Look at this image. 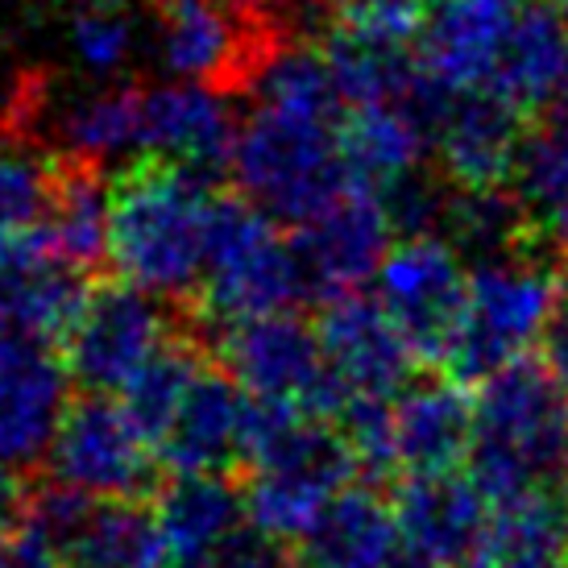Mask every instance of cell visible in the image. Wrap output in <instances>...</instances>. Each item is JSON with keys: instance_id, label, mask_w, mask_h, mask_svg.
Wrapping results in <instances>:
<instances>
[{"instance_id": "45", "label": "cell", "mask_w": 568, "mask_h": 568, "mask_svg": "<svg viewBox=\"0 0 568 568\" xmlns=\"http://www.w3.org/2000/svg\"><path fill=\"white\" fill-rule=\"evenodd\" d=\"M286 568H316V565H286Z\"/></svg>"}, {"instance_id": "4", "label": "cell", "mask_w": 568, "mask_h": 568, "mask_svg": "<svg viewBox=\"0 0 568 568\" xmlns=\"http://www.w3.org/2000/svg\"><path fill=\"white\" fill-rule=\"evenodd\" d=\"M568 395L536 362H515L481 382L474 403L469 477L494 503L519 498L565 465Z\"/></svg>"}, {"instance_id": "31", "label": "cell", "mask_w": 568, "mask_h": 568, "mask_svg": "<svg viewBox=\"0 0 568 568\" xmlns=\"http://www.w3.org/2000/svg\"><path fill=\"white\" fill-rule=\"evenodd\" d=\"M204 369L207 365H200V357H195L187 345L171 341V345L162 348L159 357L145 365L142 374L121 390V395H125L121 403L138 415V424H142L145 432L154 436V444H159L162 436H166V427L174 424V415H179V407H183V398L191 395V386L200 382Z\"/></svg>"}, {"instance_id": "27", "label": "cell", "mask_w": 568, "mask_h": 568, "mask_svg": "<svg viewBox=\"0 0 568 568\" xmlns=\"http://www.w3.org/2000/svg\"><path fill=\"white\" fill-rule=\"evenodd\" d=\"M568 75V21L548 0H523L515 33L503 50L489 92L519 112L556 100Z\"/></svg>"}, {"instance_id": "16", "label": "cell", "mask_w": 568, "mask_h": 568, "mask_svg": "<svg viewBox=\"0 0 568 568\" xmlns=\"http://www.w3.org/2000/svg\"><path fill=\"white\" fill-rule=\"evenodd\" d=\"M523 0H432L419 67L444 92H489Z\"/></svg>"}, {"instance_id": "42", "label": "cell", "mask_w": 568, "mask_h": 568, "mask_svg": "<svg viewBox=\"0 0 568 568\" xmlns=\"http://www.w3.org/2000/svg\"><path fill=\"white\" fill-rule=\"evenodd\" d=\"M9 552H13V539H4V536H0V568L9 565Z\"/></svg>"}, {"instance_id": "36", "label": "cell", "mask_w": 568, "mask_h": 568, "mask_svg": "<svg viewBox=\"0 0 568 568\" xmlns=\"http://www.w3.org/2000/svg\"><path fill=\"white\" fill-rule=\"evenodd\" d=\"M539 353H544V369L556 378V386L568 395V286L560 303H556L552 312V324L544 332V341H539Z\"/></svg>"}, {"instance_id": "22", "label": "cell", "mask_w": 568, "mask_h": 568, "mask_svg": "<svg viewBox=\"0 0 568 568\" xmlns=\"http://www.w3.org/2000/svg\"><path fill=\"white\" fill-rule=\"evenodd\" d=\"M154 519L174 568H212L216 556L245 531V494L224 474H174L159 489Z\"/></svg>"}, {"instance_id": "26", "label": "cell", "mask_w": 568, "mask_h": 568, "mask_svg": "<svg viewBox=\"0 0 568 568\" xmlns=\"http://www.w3.org/2000/svg\"><path fill=\"white\" fill-rule=\"evenodd\" d=\"M407 552L395 503L374 489L348 486L324 510L316 531L307 536V556L316 568H390Z\"/></svg>"}, {"instance_id": "32", "label": "cell", "mask_w": 568, "mask_h": 568, "mask_svg": "<svg viewBox=\"0 0 568 568\" xmlns=\"http://www.w3.org/2000/svg\"><path fill=\"white\" fill-rule=\"evenodd\" d=\"M59 174L26 145H0V241L30 237L47 221Z\"/></svg>"}, {"instance_id": "18", "label": "cell", "mask_w": 568, "mask_h": 568, "mask_svg": "<svg viewBox=\"0 0 568 568\" xmlns=\"http://www.w3.org/2000/svg\"><path fill=\"white\" fill-rule=\"evenodd\" d=\"M83 300V270L63 262L42 233L0 241V336L63 341Z\"/></svg>"}, {"instance_id": "20", "label": "cell", "mask_w": 568, "mask_h": 568, "mask_svg": "<svg viewBox=\"0 0 568 568\" xmlns=\"http://www.w3.org/2000/svg\"><path fill=\"white\" fill-rule=\"evenodd\" d=\"M250 432L253 398L229 374L204 369L159 440V453L174 474H224L250 460Z\"/></svg>"}, {"instance_id": "38", "label": "cell", "mask_w": 568, "mask_h": 568, "mask_svg": "<svg viewBox=\"0 0 568 568\" xmlns=\"http://www.w3.org/2000/svg\"><path fill=\"white\" fill-rule=\"evenodd\" d=\"M4 568H67V565L50 552V548L21 536V539H13V552H9V565Z\"/></svg>"}, {"instance_id": "46", "label": "cell", "mask_w": 568, "mask_h": 568, "mask_svg": "<svg viewBox=\"0 0 568 568\" xmlns=\"http://www.w3.org/2000/svg\"><path fill=\"white\" fill-rule=\"evenodd\" d=\"M565 568H568V565H565Z\"/></svg>"}, {"instance_id": "5", "label": "cell", "mask_w": 568, "mask_h": 568, "mask_svg": "<svg viewBox=\"0 0 568 568\" xmlns=\"http://www.w3.org/2000/svg\"><path fill=\"white\" fill-rule=\"evenodd\" d=\"M565 286V274L552 262L523 250L481 257L469 274L460 328L444 353L453 382H486L506 365L527 362L552 324Z\"/></svg>"}, {"instance_id": "10", "label": "cell", "mask_w": 568, "mask_h": 568, "mask_svg": "<svg viewBox=\"0 0 568 568\" xmlns=\"http://www.w3.org/2000/svg\"><path fill=\"white\" fill-rule=\"evenodd\" d=\"M378 295L398 332L410 341L419 362H444L469 300V270L460 250L444 233H410L398 237L382 262Z\"/></svg>"}, {"instance_id": "33", "label": "cell", "mask_w": 568, "mask_h": 568, "mask_svg": "<svg viewBox=\"0 0 568 568\" xmlns=\"http://www.w3.org/2000/svg\"><path fill=\"white\" fill-rule=\"evenodd\" d=\"M444 229L453 233L448 241H453L457 250H477L481 257H494V253L515 250V237L527 229V221H523L519 204L506 200L503 191H457L453 187Z\"/></svg>"}, {"instance_id": "35", "label": "cell", "mask_w": 568, "mask_h": 568, "mask_svg": "<svg viewBox=\"0 0 568 568\" xmlns=\"http://www.w3.org/2000/svg\"><path fill=\"white\" fill-rule=\"evenodd\" d=\"M212 568H286V565H283L278 544L250 527V531H241V536L216 556V565Z\"/></svg>"}, {"instance_id": "12", "label": "cell", "mask_w": 568, "mask_h": 568, "mask_svg": "<svg viewBox=\"0 0 568 568\" xmlns=\"http://www.w3.org/2000/svg\"><path fill=\"white\" fill-rule=\"evenodd\" d=\"M262 33L221 0H150V50L171 80L207 88L250 80L274 50Z\"/></svg>"}, {"instance_id": "43", "label": "cell", "mask_w": 568, "mask_h": 568, "mask_svg": "<svg viewBox=\"0 0 568 568\" xmlns=\"http://www.w3.org/2000/svg\"><path fill=\"white\" fill-rule=\"evenodd\" d=\"M548 4H552L556 13H560V17H565V21H568V0H548Z\"/></svg>"}, {"instance_id": "8", "label": "cell", "mask_w": 568, "mask_h": 568, "mask_svg": "<svg viewBox=\"0 0 568 568\" xmlns=\"http://www.w3.org/2000/svg\"><path fill=\"white\" fill-rule=\"evenodd\" d=\"M224 369L253 403L291 407L312 419L345 415L348 395L324 362L320 332L295 316H266L224 328Z\"/></svg>"}, {"instance_id": "6", "label": "cell", "mask_w": 568, "mask_h": 568, "mask_svg": "<svg viewBox=\"0 0 568 568\" xmlns=\"http://www.w3.org/2000/svg\"><path fill=\"white\" fill-rule=\"evenodd\" d=\"M204 307L207 316L233 328L250 320L291 316V307L312 295L295 241H286L245 195L216 200L207 229L204 266Z\"/></svg>"}, {"instance_id": "29", "label": "cell", "mask_w": 568, "mask_h": 568, "mask_svg": "<svg viewBox=\"0 0 568 568\" xmlns=\"http://www.w3.org/2000/svg\"><path fill=\"white\" fill-rule=\"evenodd\" d=\"M38 233L75 270H92L95 262H104L112 237V191L104 187L100 171L67 166L54 183L47 221Z\"/></svg>"}, {"instance_id": "13", "label": "cell", "mask_w": 568, "mask_h": 568, "mask_svg": "<svg viewBox=\"0 0 568 568\" xmlns=\"http://www.w3.org/2000/svg\"><path fill=\"white\" fill-rule=\"evenodd\" d=\"M316 332L332 378L345 386L348 407L390 403L407 390L410 369L419 357L378 300H369L362 291L336 295L324 303Z\"/></svg>"}, {"instance_id": "7", "label": "cell", "mask_w": 568, "mask_h": 568, "mask_svg": "<svg viewBox=\"0 0 568 568\" xmlns=\"http://www.w3.org/2000/svg\"><path fill=\"white\" fill-rule=\"evenodd\" d=\"M21 536L42 544L67 568H174L154 510L83 498L47 486L21 503Z\"/></svg>"}, {"instance_id": "37", "label": "cell", "mask_w": 568, "mask_h": 568, "mask_svg": "<svg viewBox=\"0 0 568 568\" xmlns=\"http://www.w3.org/2000/svg\"><path fill=\"white\" fill-rule=\"evenodd\" d=\"M229 13H237L241 21H250L253 30H274V17L286 9V0H221Z\"/></svg>"}, {"instance_id": "21", "label": "cell", "mask_w": 568, "mask_h": 568, "mask_svg": "<svg viewBox=\"0 0 568 568\" xmlns=\"http://www.w3.org/2000/svg\"><path fill=\"white\" fill-rule=\"evenodd\" d=\"M395 515L407 552L448 568H469L477 539L489 523V498L477 489L474 477H407L395 494Z\"/></svg>"}, {"instance_id": "19", "label": "cell", "mask_w": 568, "mask_h": 568, "mask_svg": "<svg viewBox=\"0 0 568 568\" xmlns=\"http://www.w3.org/2000/svg\"><path fill=\"white\" fill-rule=\"evenodd\" d=\"M523 112L494 92H453L436 121V159L457 191H503L523 150Z\"/></svg>"}, {"instance_id": "28", "label": "cell", "mask_w": 568, "mask_h": 568, "mask_svg": "<svg viewBox=\"0 0 568 568\" xmlns=\"http://www.w3.org/2000/svg\"><path fill=\"white\" fill-rule=\"evenodd\" d=\"M515 204L531 233L568 257V125L552 121L523 138L515 162Z\"/></svg>"}, {"instance_id": "3", "label": "cell", "mask_w": 568, "mask_h": 568, "mask_svg": "<svg viewBox=\"0 0 568 568\" xmlns=\"http://www.w3.org/2000/svg\"><path fill=\"white\" fill-rule=\"evenodd\" d=\"M250 465L245 515L253 531L274 544H307L324 510L336 503V494L353 486V474L362 469L348 436L328 427V419L270 403H253Z\"/></svg>"}, {"instance_id": "39", "label": "cell", "mask_w": 568, "mask_h": 568, "mask_svg": "<svg viewBox=\"0 0 568 568\" xmlns=\"http://www.w3.org/2000/svg\"><path fill=\"white\" fill-rule=\"evenodd\" d=\"M9 510H17V477L13 465L0 460V515H9Z\"/></svg>"}, {"instance_id": "17", "label": "cell", "mask_w": 568, "mask_h": 568, "mask_svg": "<svg viewBox=\"0 0 568 568\" xmlns=\"http://www.w3.org/2000/svg\"><path fill=\"white\" fill-rule=\"evenodd\" d=\"M67 362L42 341L0 336V460L33 465L47 457L54 432L71 410L67 403Z\"/></svg>"}, {"instance_id": "1", "label": "cell", "mask_w": 568, "mask_h": 568, "mask_svg": "<svg viewBox=\"0 0 568 568\" xmlns=\"http://www.w3.org/2000/svg\"><path fill=\"white\" fill-rule=\"evenodd\" d=\"M250 88L257 100L241 121L229 166L250 204L300 229L353 187L341 154L348 104L328 54L303 42L270 50Z\"/></svg>"}, {"instance_id": "30", "label": "cell", "mask_w": 568, "mask_h": 568, "mask_svg": "<svg viewBox=\"0 0 568 568\" xmlns=\"http://www.w3.org/2000/svg\"><path fill=\"white\" fill-rule=\"evenodd\" d=\"M67 50L88 80H121L142 50V21L129 0H80L67 9Z\"/></svg>"}, {"instance_id": "34", "label": "cell", "mask_w": 568, "mask_h": 568, "mask_svg": "<svg viewBox=\"0 0 568 568\" xmlns=\"http://www.w3.org/2000/svg\"><path fill=\"white\" fill-rule=\"evenodd\" d=\"M336 13V30L382 42V47H410L424 33L432 0H328Z\"/></svg>"}, {"instance_id": "2", "label": "cell", "mask_w": 568, "mask_h": 568, "mask_svg": "<svg viewBox=\"0 0 568 568\" xmlns=\"http://www.w3.org/2000/svg\"><path fill=\"white\" fill-rule=\"evenodd\" d=\"M212 174L145 162L112 187L109 262L154 300H183L204 286L207 229L216 207Z\"/></svg>"}, {"instance_id": "24", "label": "cell", "mask_w": 568, "mask_h": 568, "mask_svg": "<svg viewBox=\"0 0 568 568\" xmlns=\"http://www.w3.org/2000/svg\"><path fill=\"white\" fill-rule=\"evenodd\" d=\"M50 138L67 166H112L142 154V92L125 83H95L71 95L50 121Z\"/></svg>"}, {"instance_id": "25", "label": "cell", "mask_w": 568, "mask_h": 568, "mask_svg": "<svg viewBox=\"0 0 568 568\" xmlns=\"http://www.w3.org/2000/svg\"><path fill=\"white\" fill-rule=\"evenodd\" d=\"M568 498L531 489L489 506V523L469 568H565Z\"/></svg>"}, {"instance_id": "40", "label": "cell", "mask_w": 568, "mask_h": 568, "mask_svg": "<svg viewBox=\"0 0 568 568\" xmlns=\"http://www.w3.org/2000/svg\"><path fill=\"white\" fill-rule=\"evenodd\" d=\"M390 568H448V565H436V560H427V556H415V552H403Z\"/></svg>"}, {"instance_id": "41", "label": "cell", "mask_w": 568, "mask_h": 568, "mask_svg": "<svg viewBox=\"0 0 568 568\" xmlns=\"http://www.w3.org/2000/svg\"><path fill=\"white\" fill-rule=\"evenodd\" d=\"M556 121L568 125V75H565V83H560V92H556Z\"/></svg>"}, {"instance_id": "15", "label": "cell", "mask_w": 568, "mask_h": 568, "mask_svg": "<svg viewBox=\"0 0 568 568\" xmlns=\"http://www.w3.org/2000/svg\"><path fill=\"white\" fill-rule=\"evenodd\" d=\"M241 121L224 88L166 80L142 92V154L191 171H221L233 162Z\"/></svg>"}, {"instance_id": "9", "label": "cell", "mask_w": 568, "mask_h": 568, "mask_svg": "<svg viewBox=\"0 0 568 568\" xmlns=\"http://www.w3.org/2000/svg\"><path fill=\"white\" fill-rule=\"evenodd\" d=\"M159 444L138 424V415L109 395L71 403L50 444V477L83 498L129 503L154 477Z\"/></svg>"}, {"instance_id": "44", "label": "cell", "mask_w": 568, "mask_h": 568, "mask_svg": "<svg viewBox=\"0 0 568 568\" xmlns=\"http://www.w3.org/2000/svg\"><path fill=\"white\" fill-rule=\"evenodd\" d=\"M560 474H565V489H568V453H565V465H560Z\"/></svg>"}, {"instance_id": "23", "label": "cell", "mask_w": 568, "mask_h": 568, "mask_svg": "<svg viewBox=\"0 0 568 568\" xmlns=\"http://www.w3.org/2000/svg\"><path fill=\"white\" fill-rule=\"evenodd\" d=\"M390 444L395 469L407 477L457 474L474 448V403L465 398L460 382L407 386L390 403Z\"/></svg>"}, {"instance_id": "11", "label": "cell", "mask_w": 568, "mask_h": 568, "mask_svg": "<svg viewBox=\"0 0 568 568\" xmlns=\"http://www.w3.org/2000/svg\"><path fill=\"white\" fill-rule=\"evenodd\" d=\"M171 345V320L154 295L138 286L88 291L80 316L63 336L67 374L92 395L125 390L145 365Z\"/></svg>"}, {"instance_id": "14", "label": "cell", "mask_w": 568, "mask_h": 568, "mask_svg": "<svg viewBox=\"0 0 568 568\" xmlns=\"http://www.w3.org/2000/svg\"><path fill=\"white\" fill-rule=\"evenodd\" d=\"M395 221L378 191L348 187L316 221L300 224L295 250L312 295L336 300L378 278L386 253L395 245Z\"/></svg>"}]
</instances>
